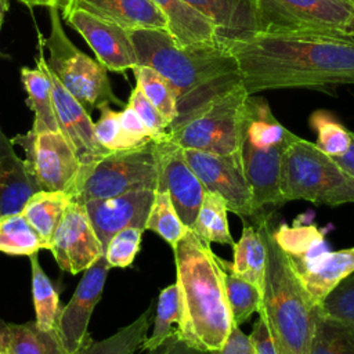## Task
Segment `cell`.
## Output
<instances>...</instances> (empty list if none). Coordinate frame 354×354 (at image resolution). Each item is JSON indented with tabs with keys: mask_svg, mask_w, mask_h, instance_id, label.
I'll return each instance as SVG.
<instances>
[{
	"mask_svg": "<svg viewBox=\"0 0 354 354\" xmlns=\"http://www.w3.org/2000/svg\"><path fill=\"white\" fill-rule=\"evenodd\" d=\"M249 95L278 88L354 84V39L332 30L260 32L223 43Z\"/></svg>",
	"mask_w": 354,
	"mask_h": 354,
	"instance_id": "6da1fadb",
	"label": "cell"
},
{
	"mask_svg": "<svg viewBox=\"0 0 354 354\" xmlns=\"http://www.w3.org/2000/svg\"><path fill=\"white\" fill-rule=\"evenodd\" d=\"M130 37L138 65L156 71L174 90L177 118L169 129L241 84L236 62L221 41L180 46L167 29H134Z\"/></svg>",
	"mask_w": 354,
	"mask_h": 354,
	"instance_id": "7a4b0ae2",
	"label": "cell"
},
{
	"mask_svg": "<svg viewBox=\"0 0 354 354\" xmlns=\"http://www.w3.org/2000/svg\"><path fill=\"white\" fill-rule=\"evenodd\" d=\"M173 249L180 303L178 335L191 346L218 348L234 324L223 283V268L210 245L191 230Z\"/></svg>",
	"mask_w": 354,
	"mask_h": 354,
	"instance_id": "3957f363",
	"label": "cell"
},
{
	"mask_svg": "<svg viewBox=\"0 0 354 354\" xmlns=\"http://www.w3.org/2000/svg\"><path fill=\"white\" fill-rule=\"evenodd\" d=\"M266 246L259 317L264 321L278 354H308L319 306L314 303L292 263L271 234L270 217L256 218Z\"/></svg>",
	"mask_w": 354,
	"mask_h": 354,
	"instance_id": "277c9868",
	"label": "cell"
},
{
	"mask_svg": "<svg viewBox=\"0 0 354 354\" xmlns=\"http://www.w3.org/2000/svg\"><path fill=\"white\" fill-rule=\"evenodd\" d=\"M281 194L285 202L303 199L326 206L354 203V177L314 142L296 136L282 155Z\"/></svg>",
	"mask_w": 354,
	"mask_h": 354,
	"instance_id": "5b68a950",
	"label": "cell"
},
{
	"mask_svg": "<svg viewBox=\"0 0 354 354\" xmlns=\"http://www.w3.org/2000/svg\"><path fill=\"white\" fill-rule=\"evenodd\" d=\"M158 187V145L156 141H149L142 147L111 152L90 165L80 166L71 198L75 202L83 203L131 191H156Z\"/></svg>",
	"mask_w": 354,
	"mask_h": 354,
	"instance_id": "8992f818",
	"label": "cell"
},
{
	"mask_svg": "<svg viewBox=\"0 0 354 354\" xmlns=\"http://www.w3.org/2000/svg\"><path fill=\"white\" fill-rule=\"evenodd\" d=\"M249 94L241 84L216 97L183 123L167 130V138L181 149L218 155L238 152L248 112Z\"/></svg>",
	"mask_w": 354,
	"mask_h": 354,
	"instance_id": "52a82bcc",
	"label": "cell"
},
{
	"mask_svg": "<svg viewBox=\"0 0 354 354\" xmlns=\"http://www.w3.org/2000/svg\"><path fill=\"white\" fill-rule=\"evenodd\" d=\"M51 29L48 37L40 39L48 50L47 65L57 76L59 83L90 111L105 104L123 105L115 95L106 68L97 59L80 51L66 36L59 10L48 8Z\"/></svg>",
	"mask_w": 354,
	"mask_h": 354,
	"instance_id": "ba28073f",
	"label": "cell"
},
{
	"mask_svg": "<svg viewBox=\"0 0 354 354\" xmlns=\"http://www.w3.org/2000/svg\"><path fill=\"white\" fill-rule=\"evenodd\" d=\"M12 145H19L25 152V166L40 189L64 191L72 195L80 162L61 131L17 134Z\"/></svg>",
	"mask_w": 354,
	"mask_h": 354,
	"instance_id": "9c48e42d",
	"label": "cell"
},
{
	"mask_svg": "<svg viewBox=\"0 0 354 354\" xmlns=\"http://www.w3.org/2000/svg\"><path fill=\"white\" fill-rule=\"evenodd\" d=\"M263 32L332 30L343 28L354 7L344 0H254Z\"/></svg>",
	"mask_w": 354,
	"mask_h": 354,
	"instance_id": "30bf717a",
	"label": "cell"
},
{
	"mask_svg": "<svg viewBox=\"0 0 354 354\" xmlns=\"http://www.w3.org/2000/svg\"><path fill=\"white\" fill-rule=\"evenodd\" d=\"M183 155L206 191L220 195L230 212L243 220H256V210L250 185L243 174L239 155H218L196 149H183Z\"/></svg>",
	"mask_w": 354,
	"mask_h": 354,
	"instance_id": "8fae6325",
	"label": "cell"
},
{
	"mask_svg": "<svg viewBox=\"0 0 354 354\" xmlns=\"http://www.w3.org/2000/svg\"><path fill=\"white\" fill-rule=\"evenodd\" d=\"M50 250L58 267L72 275L87 270L104 256V248L82 203L72 201L68 205L53 235Z\"/></svg>",
	"mask_w": 354,
	"mask_h": 354,
	"instance_id": "7c38bea8",
	"label": "cell"
},
{
	"mask_svg": "<svg viewBox=\"0 0 354 354\" xmlns=\"http://www.w3.org/2000/svg\"><path fill=\"white\" fill-rule=\"evenodd\" d=\"M109 268L102 256L84 270L71 300L61 308L57 330L66 354H76L90 339L88 324L101 300Z\"/></svg>",
	"mask_w": 354,
	"mask_h": 354,
	"instance_id": "4fadbf2b",
	"label": "cell"
},
{
	"mask_svg": "<svg viewBox=\"0 0 354 354\" xmlns=\"http://www.w3.org/2000/svg\"><path fill=\"white\" fill-rule=\"evenodd\" d=\"M156 145L159 153V187L156 191L169 194L180 220L191 230L207 191L187 163L180 147L169 140L156 141Z\"/></svg>",
	"mask_w": 354,
	"mask_h": 354,
	"instance_id": "5bb4252c",
	"label": "cell"
},
{
	"mask_svg": "<svg viewBox=\"0 0 354 354\" xmlns=\"http://www.w3.org/2000/svg\"><path fill=\"white\" fill-rule=\"evenodd\" d=\"M64 19L87 41L106 71L124 72L138 65L130 30L83 10H72Z\"/></svg>",
	"mask_w": 354,
	"mask_h": 354,
	"instance_id": "9a60e30c",
	"label": "cell"
},
{
	"mask_svg": "<svg viewBox=\"0 0 354 354\" xmlns=\"http://www.w3.org/2000/svg\"><path fill=\"white\" fill-rule=\"evenodd\" d=\"M153 195L152 189H140L82 203L104 250L119 231L129 227L145 230Z\"/></svg>",
	"mask_w": 354,
	"mask_h": 354,
	"instance_id": "2e32d148",
	"label": "cell"
},
{
	"mask_svg": "<svg viewBox=\"0 0 354 354\" xmlns=\"http://www.w3.org/2000/svg\"><path fill=\"white\" fill-rule=\"evenodd\" d=\"M53 84V102L59 131L72 145L80 165H90L109 152L97 141L94 122L88 111L57 79L48 68Z\"/></svg>",
	"mask_w": 354,
	"mask_h": 354,
	"instance_id": "e0dca14e",
	"label": "cell"
},
{
	"mask_svg": "<svg viewBox=\"0 0 354 354\" xmlns=\"http://www.w3.org/2000/svg\"><path fill=\"white\" fill-rule=\"evenodd\" d=\"M289 142L259 148L241 137L238 155L257 212L266 206H281L286 203L281 194V163L283 151Z\"/></svg>",
	"mask_w": 354,
	"mask_h": 354,
	"instance_id": "ac0fdd59",
	"label": "cell"
},
{
	"mask_svg": "<svg viewBox=\"0 0 354 354\" xmlns=\"http://www.w3.org/2000/svg\"><path fill=\"white\" fill-rule=\"evenodd\" d=\"M214 28L218 41L246 40L263 32L254 0H184Z\"/></svg>",
	"mask_w": 354,
	"mask_h": 354,
	"instance_id": "d6986e66",
	"label": "cell"
},
{
	"mask_svg": "<svg viewBox=\"0 0 354 354\" xmlns=\"http://www.w3.org/2000/svg\"><path fill=\"white\" fill-rule=\"evenodd\" d=\"M72 10H83L127 30L167 29L166 17L152 0H73Z\"/></svg>",
	"mask_w": 354,
	"mask_h": 354,
	"instance_id": "ffe728a7",
	"label": "cell"
},
{
	"mask_svg": "<svg viewBox=\"0 0 354 354\" xmlns=\"http://www.w3.org/2000/svg\"><path fill=\"white\" fill-rule=\"evenodd\" d=\"M271 234L297 275L313 270L330 252L325 241V231L315 224L300 221V218L292 225L281 223L275 230H271Z\"/></svg>",
	"mask_w": 354,
	"mask_h": 354,
	"instance_id": "44dd1931",
	"label": "cell"
},
{
	"mask_svg": "<svg viewBox=\"0 0 354 354\" xmlns=\"http://www.w3.org/2000/svg\"><path fill=\"white\" fill-rule=\"evenodd\" d=\"M39 189L25 162L0 127V214L19 213L28 198Z\"/></svg>",
	"mask_w": 354,
	"mask_h": 354,
	"instance_id": "7402d4cb",
	"label": "cell"
},
{
	"mask_svg": "<svg viewBox=\"0 0 354 354\" xmlns=\"http://www.w3.org/2000/svg\"><path fill=\"white\" fill-rule=\"evenodd\" d=\"M39 36V57L36 59V68H21V80L28 93V105L33 112L32 131H59L54 102H53V84L48 72V65L43 53V43Z\"/></svg>",
	"mask_w": 354,
	"mask_h": 354,
	"instance_id": "603a6c76",
	"label": "cell"
},
{
	"mask_svg": "<svg viewBox=\"0 0 354 354\" xmlns=\"http://www.w3.org/2000/svg\"><path fill=\"white\" fill-rule=\"evenodd\" d=\"M167 21V30L180 46L218 41L213 25L184 0H152Z\"/></svg>",
	"mask_w": 354,
	"mask_h": 354,
	"instance_id": "cb8c5ba5",
	"label": "cell"
},
{
	"mask_svg": "<svg viewBox=\"0 0 354 354\" xmlns=\"http://www.w3.org/2000/svg\"><path fill=\"white\" fill-rule=\"evenodd\" d=\"M354 272V246L328 252L318 264L299 278L317 306L344 278Z\"/></svg>",
	"mask_w": 354,
	"mask_h": 354,
	"instance_id": "d4e9b609",
	"label": "cell"
},
{
	"mask_svg": "<svg viewBox=\"0 0 354 354\" xmlns=\"http://www.w3.org/2000/svg\"><path fill=\"white\" fill-rule=\"evenodd\" d=\"M232 249V263L220 259L221 266L234 275L260 289L266 268V246L257 228L245 223L241 238L234 243Z\"/></svg>",
	"mask_w": 354,
	"mask_h": 354,
	"instance_id": "484cf974",
	"label": "cell"
},
{
	"mask_svg": "<svg viewBox=\"0 0 354 354\" xmlns=\"http://www.w3.org/2000/svg\"><path fill=\"white\" fill-rule=\"evenodd\" d=\"M71 202V195L64 191L39 189L28 198L21 210L22 216L48 245V250L53 235Z\"/></svg>",
	"mask_w": 354,
	"mask_h": 354,
	"instance_id": "4316f807",
	"label": "cell"
},
{
	"mask_svg": "<svg viewBox=\"0 0 354 354\" xmlns=\"http://www.w3.org/2000/svg\"><path fill=\"white\" fill-rule=\"evenodd\" d=\"M7 354H66L58 330H43L35 321L7 322Z\"/></svg>",
	"mask_w": 354,
	"mask_h": 354,
	"instance_id": "83f0119b",
	"label": "cell"
},
{
	"mask_svg": "<svg viewBox=\"0 0 354 354\" xmlns=\"http://www.w3.org/2000/svg\"><path fill=\"white\" fill-rule=\"evenodd\" d=\"M151 315L152 306H148L138 318L113 335L102 340H93L90 337L76 354H134L148 336Z\"/></svg>",
	"mask_w": 354,
	"mask_h": 354,
	"instance_id": "f1b7e54d",
	"label": "cell"
},
{
	"mask_svg": "<svg viewBox=\"0 0 354 354\" xmlns=\"http://www.w3.org/2000/svg\"><path fill=\"white\" fill-rule=\"evenodd\" d=\"M30 261V288L32 300L36 315V325L43 330H54L58 325V318L61 313L59 296L53 285L51 279L44 272L40 266L37 253L29 256Z\"/></svg>",
	"mask_w": 354,
	"mask_h": 354,
	"instance_id": "f546056e",
	"label": "cell"
},
{
	"mask_svg": "<svg viewBox=\"0 0 354 354\" xmlns=\"http://www.w3.org/2000/svg\"><path fill=\"white\" fill-rule=\"evenodd\" d=\"M48 245L22 213L0 214V252L10 256H32Z\"/></svg>",
	"mask_w": 354,
	"mask_h": 354,
	"instance_id": "4dcf8cb0",
	"label": "cell"
},
{
	"mask_svg": "<svg viewBox=\"0 0 354 354\" xmlns=\"http://www.w3.org/2000/svg\"><path fill=\"white\" fill-rule=\"evenodd\" d=\"M225 201L214 194L206 192L199 207L196 220L191 231L206 243H224L234 246V239L228 227Z\"/></svg>",
	"mask_w": 354,
	"mask_h": 354,
	"instance_id": "1f68e13d",
	"label": "cell"
},
{
	"mask_svg": "<svg viewBox=\"0 0 354 354\" xmlns=\"http://www.w3.org/2000/svg\"><path fill=\"white\" fill-rule=\"evenodd\" d=\"M308 354H354V326L321 313Z\"/></svg>",
	"mask_w": 354,
	"mask_h": 354,
	"instance_id": "d6a6232c",
	"label": "cell"
},
{
	"mask_svg": "<svg viewBox=\"0 0 354 354\" xmlns=\"http://www.w3.org/2000/svg\"><path fill=\"white\" fill-rule=\"evenodd\" d=\"M133 72L136 76V84L170 126L177 118L176 94L170 83L156 71L145 65H137L133 68Z\"/></svg>",
	"mask_w": 354,
	"mask_h": 354,
	"instance_id": "836d02e7",
	"label": "cell"
},
{
	"mask_svg": "<svg viewBox=\"0 0 354 354\" xmlns=\"http://www.w3.org/2000/svg\"><path fill=\"white\" fill-rule=\"evenodd\" d=\"M220 261V257H218ZM221 264V263H220ZM223 283L225 290L227 303L235 325L241 326L254 313H257L260 303V289L246 282L245 279L234 275L223 266Z\"/></svg>",
	"mask_w": 354,
	"mask_h": 354,
	"instance_id": "e575fe53",
	"label": "cell"
},
{
	"mask_svg": "<svg viewBox=\"0 0 354 354\" xmlns=\"http://www.w3.org/2000/svg\"><path fill=\"white\" fill-rule=\"evenodd\" d=\"M145 230L156 232L171 248L177 245L188 230L180 220L166 191H155L145 223Z\"/></svg>",
	"mask_w": 354,
	"mask_h": 354,
	"instance_id": "d590c367",
	"label": "cell"
},
{
	"mask_svg": "<svg viewBox=\"0 0 354 354\" xmlns=\"http://www.w3.org/2000/svg\"><path fill=\"white\" fill-rule=\"evenodd\" d=\"M308 123L317 133L314 142L324 153L337 158L342 156L351 144V131L346 129L335 115L325 109L314 111L310 115Z\"/></svg>",
	"mask_w": 354,
	"mask_h": 354,
	"instance_id": "8d00e7d4",
	"label": "cell"
},
{
	"mask_svg": "<svg viewBox=\"0 0 354 354\" xmlns=\"http://www.w3.org/2000/svg\"><path fill=\"white\" fill-rule=\"evenodd\" d=\"M180 322V303L176 282L160 290L153 318V329L141 344V350L151 351L160 346L176 329L173 325Z\"/></svg>",
	"mask_w": 354,
	"mask_h": 354,
	"instance_id": "74e56055",
	"label": "cell"
},
{
	"mask_svg": "<svg viewBox=\"0 0 354 354\" xmlns=\"http://www.w3.org/2000/svg\"><path fill=\"white\" fill-rule=\"evenodd\" d=\"M100 111L101 116L97 122H94V134L98 144L109 153L134 149L136 147L122 130L119 111H113L109 104L102 105Z\"/></svg>",
	"mask_w": 354,
	"mask_h": 354,
	"instance_id": "f35d334b",
	"label": "cell"
},
{
	"mask_svg": "<svg viewBox=\"0 0 354 354\" xmlns=\"http://www.w3.org/2000/svg\"><path fill=\"white\" fill-rule=\"evenodd\" d=\"M144 231L138 227H129L112 236L104 250V257L111 268H126L133 264L140 252Z\"/></svg>",
	"mask_w": 354,
	"mask_h": 354,
	"instance_id": "ab89813d",
	"label": "cell"
},
{
	"mask_svg": "<svg viewBox=\"0 0 354 354\" xmlns=\"http://www.w3.org/2000/svg\"><path fill=\"white\" fill-rule=\"evenodd\" d=\"M319 310L326 317L354 326V272L329 292Z\"/></svg>",
	"mask_w": 354,
	"mask_h": 354,
	"instance_id": "60d3db41",
	"label": "cell"
},
{
	"mask_svg": "<svg viewBox=\"0 0 354 354\" xmlns=\"http://www.w3.org/2000/svg\"><path fill=\"white\" fill-rule=\"evenodd\" d=\"M136 113L140 116L153 141H163L167 138V120L160 115V112L152 105V102L144 95L141 88L136 84L133 91L130 93L127 102Z\"/></svg>",
	"mask_w": 354,
	"mask_h": 354,
	"instance_id": "b9f144b4",
	"label": "cell"
},
{
	"mask_svg": "<svg viewBox=\"0 0 354 354\" xmlns=\"http://www.w3.org/2000/svg\"><path fill=\"white\" fill-rule=\"evenodd\" d=\"M119 120H120V126L124 136L131 141V144L136 148L142 147L149 141H153L151 137V133L148 131V129L145 127L140 116L129 104H126L123 109L119 111Z\"/></svg>",
	"mask_w": 354,
	"mask_h": 354,
	"instance_id": "7bdbcfd3",
	"label": "cell"
},
{
	"mask_svg": "<svg viewBox=\"0 0 354 354\" xmlns=\"http://www.w3.org/2000/svg\"><path fill=\"white\" fill-rule=\"evenodd\" d=\"M209 354H254L253 347L249 339V335H245L241 329V326L232 324L231 330L223 344L209 351Z\"/></svg>",
	"mask_w": 354,
	"mask_h": 354,
	"instance_id": "ee69618b",
	"label": "cell"
},
{
	"mask_svg": "<svg viewBox=\"0 0 354 354\" xmlns=\"http://www.w3.org/2000/svg\"><path fill=\"white\" fill-rule=\"evenodd\" d=\"M249 339L254 354H278L271 333L260 317L254 321Z\"/></svg>",
	"mask_w": 354,
	"mask_h": 354,
	"instance_id": "f6af8a7d",
	"label": "cell"
},
{
	"mask_svg": "<svg viewBox=\"0 0 354 354\" xmlns=\"http://www.w3.org/2000/svg\"><path fill=\"white\" fill-rule=\"evenodd\" d=\"M148 354H209V351L191 346L178 335L176 329L160 346L148 351Z\"/></svg>",
	"mask_w": 354,
	"mask_h": 354,
	"instance_id": "bcb514c9",
	"label": "cell"
},
{
	"mask_svg": "<svg viewBox=\"0 0 354 354\" xmlns=\"http://www.w3.org/2000/svg\"><path fill=\"white\" fill-rule=\"evenodd\" d=\"M28 7H47V8H57L62 12V18H65L71 10L73 0H17Z\"/></svg>",
	"mask_w": 354,
	"mask_h": 354,
	"instance_id": "7dc6e473",
	"label": "cell"
},
{
	"mask_svg": "<svg viewBox=\"0 0 354 354\" xmlns=\"http://www.w3.org/2000/svg\"><path fill=\"white\" fill-rule=\"evenodd\" d=\"M333 159L344 171H347L350 176L354 177V131H351V144L348 149L342 156H337Z\"/></svg>",
	"mask_w": 354,
	"mask_h": 354,
	"instance_id": "c3c4849f",
	"label": "cell"
},
{
	"mask_svg": "<svg viewBox=\"0 0 354 354\" xmlns=\"http://www.w3.org/2000/svg\"><path fill=\"white\" fill-rule=\"evenodd\" d=\"M7 340V322L0 318V350H4Z\"/></svg>",
	"mask_w": 354,
	"mask_h": 354,
	"instance_id": "681fc988",
	"label": "cell"
},
{
	"mask_svg": "<svg viewBox=\"0 0 354 354\" xmlns=\"http://www.w3.org/2000/svg\"><path fill=\"white\" fill-rule=\"evenodd\" d=\"M343 33H346L347 36L354 37V12L351 14V17L348 18V21L346 22L344 28H343Z\"/></svg>",
	"mask_w": 354,
	"mask_h": 354,
	"instance_id": "f907efd6",
	"label": "cell"
},
{
	"mask_svg": "<svg viewBox=\"0 0 354 354\" xmlns=\"http://www.w3.org/2000/svg\"><path fill=\"white\" fill-rule=\"evenodd\" d=\"M8 10V0H0V28L3 25V21H4V15Z\"/></svg>",
	"mask_w": 354,
	"mask_h": 354,
	"instance_id": "816d5d0a",
	"label": "cell"
},
{
	"mask_svg": "<svg viewBox=\"0 0 354 354\" xmlns=\"http://www.w3.org/2000/svg\"><path fill=\"white\" fill-rule=\"evenodd\" d=\"M344 1H346V3H348L350 6H353V7H354V0H344Z\"/></svg>",
	"mask_w": 354,
	"mask_h": 354,
	"instance_id": "f5cc1de1",
	"label": "cell"
},
{
	"mask_svg": "<svg viewBox=\"0 0 354 354\" xmlns=\"http://www.w3.org/2000/svg\"><path fill=\"white\" fill-rule=\"evenodd\" d=\"M0 354H7L4 350H0Z\"/></svg>",
	"mask_w": 354,
	"mask_h": 354,
	"instance_id": "db71d44e",
	"label": "cell"
}]
</instances>
